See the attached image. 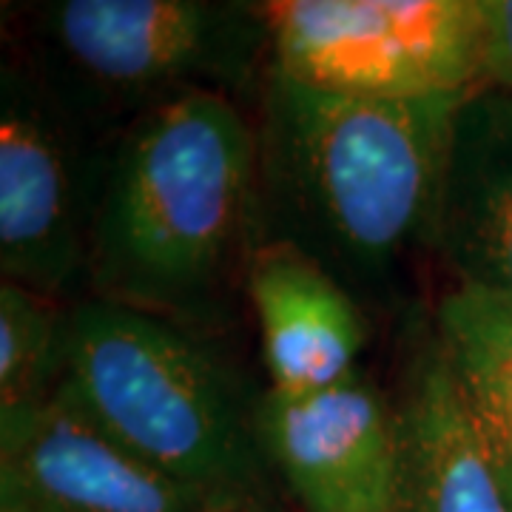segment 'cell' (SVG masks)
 <instances>
[{
    "mask_svg": "<svg viewBox=\"0 0 512 512\" xmlns=\"http://www.w3.org/2000/svg\"><path fill=\"white\" fill-rule=\"evenodd\" d=\"M94 299L200 330L259 245L256 126L234 97L188 92L143 111L89 163Z\"/></svg>",
    "mask_w": 512,
    "mask_h": 512,
    "instance_id": "obj_1",
    "label": "cell"
},
{
    "mask_svg": "<svg viewBox=\"0 0 512 512\" xmlns=\"http://www.w3.org/2000/svg\"><path fill=\"white\" fill-rule=\"evenodd\" d=\"M461 97L362 100L268 69L256 123L259 242H282L353 296H382L433 248L441 171Z\"/></svg>",
    "mask_w": 512,
    "mask_h": 512,
    "instance_id": "obj_2",
    "label": "cell"
},
{
    "mask_svg": "<svg viewBox=\"0 0 512 512\" xmlns=\"http://www.w3.org/2000/svg\"><path fill=\"white\" fill-rule=\"evenodd\" d=\"M57 393L165 478L228 512H262L271 464L259 402L200 336L171 319L80 299Z\"/></svg>",
    "mask_w": 512,
    "mask_h": 512,
    "instance_id": "obj_3",
    "label": "cell"
},
{
    "mask_svg": "<svg viewBox=\"0 0 512 512\" xmlns=\"http://www.w3.org/2000/svg\"><path fill=\"white\" fill-rule=\"evenodd\" d=\"M32 69L69 126H114L188 92L239 97L271 37L262 3L57 0L37 6Z\"/></svg>",
    "mask_w": 512,
    "mask_h": 512,
    "instance_id": "obj_4",
    "label": "cell"
},
{
    "mask_svg": "<svg viewBox=\"0 0 512 512\" xmlns=\"http://www.w3.org/2000/svg\"><path fill=\"white\" fill-rule=\"evenodd\" d=\"M271 69L362 100L464 97L478 89V0L262 3Z\"/></svg>",
    "mask_w": 512,
    "mask_h": 512,
    "instance_id": "obj_5",
    "label": "cell"
},
{
    "mask_svg": "<svg viewBox=\"0 0 512 512\" xmlns=\"http://www.w3.org/2000/svg\"><path fill=\"white\" fill-rule=\"evenodd\" d=\"M69 120L32 69L0 63V274L63 299L86 282V185Z\"/></svg>",
    "mask_w": 512,
    "mask_h": 512,
    "instance_id": "obj_6",
    "label": "cell"
},
{
    "mask_svg": "<svg viewBox=\"0 0 512 512\" xmlns=\"http://www.w3.org/2000/svg\"><path fill=\"white\" fill-rule=\"evenodd\" d=\"M259 433L271 470L305 512H399L396 410L359 373L305 396L265 390Z\"/></svg>",
    "mask_w": 512,
    "mask_h": 512,
    "instance_id": "obj_7",
    "label": "cell"
},
{
    "mask_svg": "<svg viewBox=\"0 0 512 512\" xmlns=\"http://www.w3.org/2000/svg\"><path fill=\"white\" fill-rule=\"evenodd\" d=\"M0 512H228L165 478L60 393L0 410Z\"/></svg>",
    "mask_w": 512,
    "mask_h": 512,
    "instance_id": "obj_8",
    "label": "cell"
},
{
    "mask_svg": "<svg viewBox=\"0 0 512 512\" xmlns=\"http://www.w3.org/2000/svg\"><path fill=\"white\" fill-rule=\"evenodd\" d=\"M433 251L458 288L512 299V94L473 89L458 100Z\"/></svg>",
    "mask_w": 512,
    "mask_h": 512,
    "instance_id": "obj_9",
    "label": "cell"
},
{
    "mask_svg": "<svg viewBox=\"0 0 512 512\" xmlns=\"http://www.w3.org/2000/svg\"><path fill=\"white\" fill-rule=\"evenodd\" d=\"M274 393L305 396L356 376L367 342L356 296L305 254L259 242L245 271Z\"/></svg>",
    "mask_w": 512,
    "mask_h": 512,
    "instance_id": "obj_10",
    "label": "cell"
},
{
    "mask_svg": "<svg viewBox=\"0 0 512 512\" xmlns=\"http://www.w3.org/2000/svg\"><path fill=\"white\" fill-rule=\"evenodd\" d=\"M396 421L399 512H512L436 336L407 367Z\"/></svg>",
    "mask_w": 512,
    "mask_h": 512,
    "instance_id": "obj_11",
    "label": "cell"
},
{
    "mask_svg": "<svg viewBox=\"0 0 512 512\" xmlns=\"http://www.w3.org/2000/svg\"><path fill=\"white\" fill-rule=\"evenodd\" d=\"M436 342L512 507V299L456 285L436 311Z\"/></svg>",
    "mask_w": 512,
    "mask_h": 512,
    "instance_id": "obj_12",
    "label": "cell"
},
{
    "mask_svg": "<svg viewBox=\"0 0 512 512\" xmlns=\"http://www.w3.org/2000/svg\"><path fill=\"white\" fill-rule=\"evenodd\" d=\"M66 319L57 299L0 285V410L55 396L66 367Z\"/></svg>",
    "mask_w": 512,
    "mask_h": 512,
    "instance_id": "obj_13",
    "label": "cell"
},
{
    "mask_svg": "<svg viewBox=\"0 0 512 512\" xmlns=\"http://www.w3.org/2000/svg\"><path fill=\"white\" fill-rule=\"evenodd\" d=\"M481 57L478 89L512 94V0H478Z\"/></svg>",
    "mask_w": 512,
    "mask_h": 512,
    "instance_id": "obj_14",
    "label": "cell"
}]
</instances>
